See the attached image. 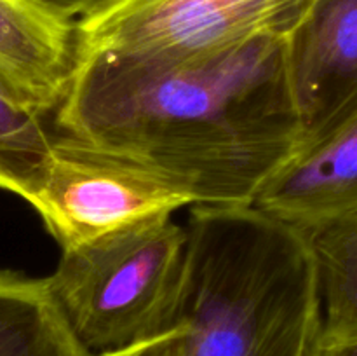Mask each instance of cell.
<instances>
[{"label": "cell", "mask_w": 357, "mask_h": 356, "mask_svg": "<svg viewBox=\"0 0 357 356\" xmlns=\"http://www.w3.org/2000/svg\"><path fill=\"white\" fill-rule=\"evenodd\" d=\"M56 128L202 206H253L303 138L278 35L188 59L77 56Z\"/></svg>", "instance_id": "1"}, {"label": "cell", "mask_w": 357, "mask_h": 356, "mask_svg": "<svg viewBox=\"0 0 357 356\" xmlns=\"http://www.w3.org/2000/svg\"><path fill=\"white\" fill-rule=\"evenodd\" d=\"M181 356H309L321 328L305 234L257 206H190Z\"/></svg>", "instance_id": "2"}, {"label": "cell", "mask_w": 357, "mask_h": 356, "mask_svg": "<svg viewBox=\"0 0 357 356\" xmlns=\"http://www.w3.org/2000/svg\"><path fill=\"white\" fill-rule=\"evenodd\" d=\"M185 253V225L159 215L65 250L47 285L87 351H121L176 328Z\"/></svg>", "instance_id": "3"}, {"label": "cell", "mask_w": 357, "mask_h": 356, "mask_svg": "<svg viewBox=\"0 0 357 356\" xmlns=\"http://www.w3.org/2000/svg\"><path fill=\"white\" fill-rule=\"evenodd\" d=\"M310 0H121L75 27L77 56L188 59L260 35L288 37Z\"/></svg>", "instance_id": "4"}, {"label": "cell", "mask_w": 357, "mask_h": 356, "mask_svg": "<svg viewBox=\"0 0 357 356\" xmlns=\"http://www.w3.org/2000/svg\"><path fill=\"white\" fill-rule=\"evenodd\" d=\"M194 205L153 171L66 135L54 136L44 180L30 201L63 251Z\"/></svg>", "instance_id": "5"}, {"label": "cell", "mask_w": 357, "mask_h": 356, "mask_svg": "<svg viewBox=\"0 0 357 356\" xmlns=\"http://www.w3.org/2000/svg\"><path fill=\"white\" fill-rule=\"evenodd\" d=\"M286 65L300 145L357 112V0H310L286 37Z\"/></svg>", "instance_id": "6"}, {"label": "cell", "mask_w": 357, "mask_h": 356, "mask_svg": "<svg viewBox=\"0 0 357 356\" xmlns=\"http://www.w3.org/2000/svg\"><path fill=\"white\" fill-rule=\"evenodd\" d=\"M253 206L300 230L357 208V112L300 145Z\"/></svg>", "instance_id": "7"}, {"label": "cell", "mask_w": 357, "mask_h": 356, "mask_svg": "<svg viewBox=\"0 0 357 356\" xmlns=\"http://www.w3.org/2000/svg\"><path fill=\"white\" fill-rule=\"evenodd\" d=\"M75 65V27L23 0H0V75L30 107L56 114Z\"/></svg>", "instance_id": "8"}, {"label": "cell", "mask_w": 357, "mask_h": 356, "mask_svg": "<svg viewBox=\"0 0 357 356\" xmlns=\"http://www.w3.org/2000/svg\"><path fill=\"white\" fill-rule=\"evenodd\" d=\"M0 356H96L66 323L47 278L0 269Z\"/></svg>", "instance_id": "9"}, {"label": "cell", "mask_w": 357, "mask_h": 356, "mask_svg": "<svg viewBox=\"0 0 357 356\" xmlns=\"http://www.w3.org/2000/svg\"><path fill=\"white\" fill-rule=\"evenodd\" d=\"M316 265L321 330L357 327V208L302 230Z\"/></svg>", "instance_id": "10"}, {"label": "cell", "mask_w": 357, "mask_h": 356, "mask_svg": "<svg viewBox=\"0 0 357 356\" xmlns=\"http://www.w3.org/2000/svg\"><path fill=\"white\" fill-rule=\"evenodd\" d=\"M44 119L0 75V188L28 205L44 180L54 145Z\"/></svg>", "instance_id": "11"}, {"label": "cell", "mask_w": 357, "mask_h": 356, "mask_svg": "<svg viewBox=\"0 0 357 356\" xmlns=\"http://www.w3.org/2000/svg\"><path fill=\"white\" fill-rule=\"evenodd\" d=\"M40 13L61 21V23L77 24L100 16L105 10L114 7L121 0H23Z\"/></svg>", "instance_id": "12"}, {"label": "cell", "mask_w": 357, "mask_h": 356, "mask_svg": "<svg viewBox=\"0 0 357 356\" xmlns=\"http://www.w3.org/2000/svg\"><path fill=\"white\" fill-rule=\"evenodd\" d=\"M181 344H183V327L178 325L174 330L166 332L159 337L139 342L121 351L103 353L96 356H181Z\"/></svg>", "instance_id": "13"}, {"label": "cell", "mask_w": 357, "mask_h": 356, "mask_svg": "<svg viewBox=\"0 0 357 356\" xmlns=\"http://www.w3.org/2000/svg\"><path fill=\"white\" fill-rule=\"evenodd\" d=\"M309 356H357V327L342 332L319 328Z\"/></svg>", "instance_id": "14"}]
</instances>
